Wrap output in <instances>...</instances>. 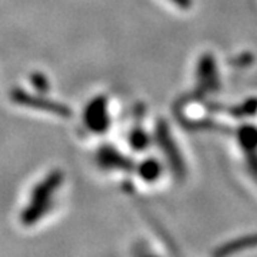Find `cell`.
Returning <instances> with one entry per match:
<instances>
[{
  "mask_svg": "<svg viewBox=\"0 0 257 257\" xmlns=\"http://www.w3.org/2000/svg\"><path fill=\"white\" fill-rule=\"evenodd\" d=\"M64 182V175L62 170L56 169L47 173L43 180H40L35 186L33 192L30 193L28 204L22 211V223L25 226H33L40 221L52 209L55 197L60 186Z\"/></svg>",
  "mask_w": 257,
  "mask_h": 257,
  "instance_id": "1",
  "label": "cell"
},
{
  "mask_svg": "<svg viewBox=\"0 0 257 257\" xmlns=\"http://www.w3.org/2000/svg\"><path fill=\"white\" fill-rule=\"evenodd\" d=\"M10 99L18 106L32 109V110L43 111L49 114H55L59 117H70L72 110L62 101L49 99L45 93L29 92L25 89H13L10 93Z\"/></svg>",
  "mask_w": 257,
  "mask_h": 257,
  "instance_id": "2",
  "label": "cell"
},
{
  "mask_svg": "<svg viewBox=\"0 0 257 257\" xmlns=\"http://www.w3.org/2000/svg\"><path fill=\"white\" fill-rule=\"evenodd\" d=\"M83 123L89 132L103 135L110 127L109 100L106 96H97L87 103L83 111Z\"/></svg>",
  "mask_w": 257,
  "mask_h": 257,
  "instance_id": "3",
  "label": "cell"
},
{
  "mask_svg": "<svg viewBox=\"0 0 257 257\" xmlns=\"http://www.w3.org/2000/svg\"><path fill=\"white\" fill-rule=\"evenodd\" d=\"M157 140H159V145L162 147V150L165 152L167 157H169V162L172 169L175 170L176 173H183L184 172V162L183 157L180 156V152L179 149L176 147L173 139L170 136L169 130L162 124L160 127L157 128Z\"/></svg>",
  "mask_w": 257,
  "mask_h": 257,
  "instance_id": "4",
  "label": "cell"
},
{
  "mask_svg": "<svg viewBox=\"0 0 257 257\" xmlns=\"http://www.w3.org/2000/svg\"><path fill=\"white\" fill-rule=\"evenodd\" d=\"M97 163L110 170H128L132 165L128 162L127 157H124L119 153L114 147L104 146L101 147L97 153Z\"/></svg>",
  "mask_w": 257,
  "mask_h": 257,
  "instance_id": "5",
  "label": "cell"
},
{
  "mask_svg": "<svg viewBox=\"0 0 257 257\" xmlns=\"http://www.w3.org/2000/svg\"><path fill=\"white\" fill-rule=\"evenodd\" d=\"M197 77H199V83L203 87L209 89V90H216L219 86V76H217V67H216V62L211 56H204L199 69H197Z\"/></svg>",
  "mask_w": 257,
  "mask_h": 257,
  "instance_id": "6",
  "label": "cell"
},
{
  "mask_svg": "<svg viewBox=\"0 0 257 257\" xmlns=\"http://www.w3.org/2000/svg\"><path fill=\"white\" fill-rule=\"evenodd\" d=\"M139 177L146 183H155L163 175V165L159 159L147 157L138 166Z\"/></svg>",
  "mask_w": 257,
  "mask_h": 257,
  "instance_id": "7",
  "label": "cell"
},
{
  "mask_svg": "<svg viewBox=\"0 0 257 257\" xmlns=\"http://www.w3.org/2000/svg\"><path fill=\"white\" fill-rule=\"evenodd\" d=\"M128 145L136 152L147 150L150 146V136L145 132V128H133L128 135Z\"/></svg>",
  "mask_w": 257,
  "mask_h": 257,
  "instance_id": "8",
  "label": "cell"
},
{
  "mask_svg": "<svg viewBox=\"0 0 257 257\" xmlns=\"http://www.w3.org/2000/svg\"><path fill=\"white\" fill-rule=\"evenodd\" d=\"M239 139L241 146L244 147L246 150H253L257 149V127L254 126H244L240 128Z\"/></svg>",
  "mask_w": 257,
  "mask_h": 257,
  "instance_id": "9",
  "label": "cell"
},
{
  "mask_svg": "<svg viewBox=\"0 0 257 257\" xmlns=\"http://www.w3.org/2000/svg\"><path fill=\"white\" fill-rule=\"evenodd\" d=\"M30 80H32V84L35 86L36 92L46 93L49 90V82H47L46 76L43 73H35Z\"/></svg>",
  "mask_w": 257,
  "mask_h": 257,
  "instance_id": "10",
  "label": "cell"
},
{
  "mask_svg": "<svg viewBox=\"0 0 257 257\" xmlns=\"http://www.w3.org/2000/svg\"><path fill=\"white\" fill-rule=\"evenodd\" d=\"M172 2L173 5H176V8H180V9H190L192 6V0H169Z\"/></svg>",
  "mask_w": 257,
  "mask_h": 257,
  "instance_id": "11",
  "label": "cell"
}]
</instances>
